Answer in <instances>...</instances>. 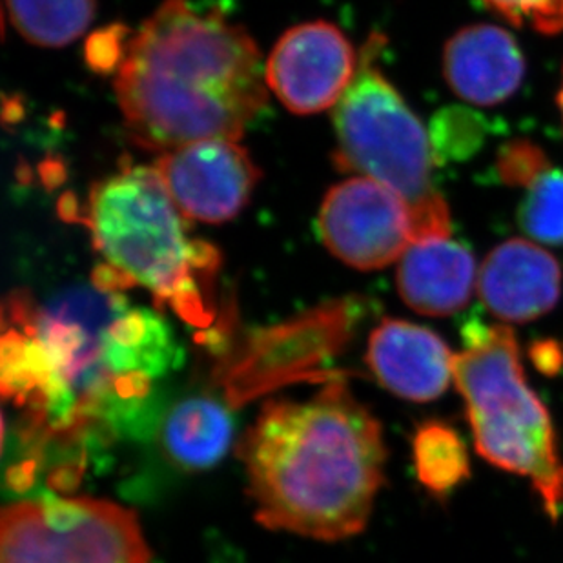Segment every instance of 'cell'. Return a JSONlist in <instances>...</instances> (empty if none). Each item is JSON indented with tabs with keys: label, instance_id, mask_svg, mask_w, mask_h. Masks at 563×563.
<instances>
[{
	"label": "cell",
	"instance_id": "2",
	"mask_svg": "<svg viewBox=\"0 0 563 563\" xmlns=\"http://www.w3.org/2000/svg\"><path fill=\"white\" fill-rule=\"evenodd\" d=\"M254 41L221 13L165 0L128 44L115 91L128 135L152 152L238 141L266 104Z\"/></svg>",
	"mask_w": 563,
	"mask_h": 563
},
{
	"label": "cell",
	"instance_id": "16",
	"mask_svg": "<svg viewBox=\"0 0 563 563\" xmlns=\"http://www.w3.org/2000/svg\"><path fill=\"white\" fill-rule=\"evenodd\" d=\"M412 454L418 479L431 495H451L471 476L467 445L445 421H423L412 440Z\"/></svg>",
	"mask_w": 563,
	"mask_h": 563
},
{
	"label": "cell",
	"instance_id": "14",
	"mask_svg": "<svg viewBox=\"0 0 563 563\" xmlns=\"http://www.w3.org/2000/svg\"><path fill=\"white\" fill-rule=\"evenodd\" d=\"M230 443L232 418L216 399L188 398L166 416L163 445L181 467H212L223 460Z\"/></svg>",
	"mask_w": 563,
	"mask_h": 563
},
{
	"label": "cell",
	"instance_id": "12",
	"mask_svg": "<svg viewBox=\"0 0 563 563\" xmlns=\"http://www.w3.org/2000/svg\"><path fill=\"white\" fill-rule=\"evenodd\" d=\"M446 85L463 101L496 107L515 96L526 77L520 46L507 30L493 24L462 27L443 49Z\"/></svg>",
	"mask_w": 563,
	"mask_h": 563
},
{
	"label": "cell",
	"instance_id": "18",
	"mask_svg": "<svg viewBox=\"0 0 563 563\" xmlns=\"http://www.w3.org/2000/svg\"><path fill=\"white\" fill-rule=\"evenodd\" d=\"M485 135L484 118L465 108H446L434 118L429 133L434 163L468 159L484 144Z\"/></svg>",
	"mask_w": 563,
	"mask_h": 563
},
{
	"label": "cell",
	"instance_id": "13",
	"mask_svg": "<svg viewBox=\"0 0 563 563\" xmlns=\"http://www.w3.org/2000/svg\"><path fill=\"white\" fill-rule=\"evenodd\" d=\"M399 296L410 309L445 318L468 303L476 283V263L468 249L451 238L415 241L398 265Z\"/></svg>",
	"mask_w": 563,
	"mask_h": 563
},
{
	"label": "cell",
	"instance_id": "6",
	"mask_svg": "<svg viewBox=\"0 0 563 563\" xmlns=\"http://www.w3.org/2000/svg\"><path fill=\"white\" fill-rule=\"evenodd\" d=\"M0 563H150V553L133 510L44 495L5 507Z\"/></svg>",
	"mask_w": 563,
	"mask_h": 563
},
{
	"label": "cell",
	"instance_id": "10",
	"mask_svg": "<svg viewBox=\"0 0 563 563\" xmlns=\"http://www.w3.org/2000/svg\"><path fill=\"white\" fill-rule=\"evenodd\" d=\"M562 282L553 254L531 241L509 240L485 257L478 292L485 309L504 323H529L559 305Z\"/></svg>",
	"mask_w": 563,
	"mask_h": 563
},
{
	"label": "cell",
	"instance_id": "9",
	"mask_svg": "<svg viewBox=\"0 0 563 563\" xmlns=\"http://www.w3.org/2000/svg\"><path fill=\"white\" fill-rule=\"evenodd\" d=\"M154 168L179 212L202 223L234 219L251 201L261 176L249 152L227 139L165 152Z\"/></svg>",
	"mask_w": 563,
	"mask_h": 563
},
{
	"label": "cell",
	"instance_id": "22",
	"mask_svg": "<svg viewBox=\"0 0 563 563\" xmlns=\"http://www.w3.org/2000/svg\"><path fill=\"white\" fill-rule=\"evenodd\" d=\"M556 102H559L560 115H562V123H563V79H562V88H560L559 96H556Z\"/></svg>",
	"mask_w": 563,
	"mask_h": 563
},
{
	"label": "cell",
	"instance_id": "17",
	"mask_svg": "<svg viewBox=\"0 0 563 563\" xmlns=\"http://www.w3.org/2000/svg\"><path fill=\"white\" fill-rule=\"evenodd\" d=\"M521 229L545 245H563V172L549 168L526 188Z\"/></svg>",
	"mask_w": 563,
	"mask_h": 563
},
{
	"label": "cell",
	"instance_id": "1",
	"mask_svg": "<svg viewBox=\"0 0 563 563\" xmlns=\"http://www.w3.org/2000/svg\"><path fill=\"white\" fill-rule=\"evenodd\" d=\"M240 457L261 526L338 542L367 527L387 446L379 420L338 379L303 401H266Z\"/></svg>",
	"mask_w": 563,
	"mask_h": 563
},
{
	"label": "cell",
	"instance_id": "3",
	"mask_svg": "<svg viewBox=\"0 0 563 563\" xmlns=\"http://www.w3.org/2000/svg\"><path fill=\"white\" fill-rule=\"evenodd\" d=\"M185 216L152 168L135 166L97 183L85 223L107 265L143 285L188 323H212L219 252L187 234Z\"/></svg>",
	"mask_w": 563,
	"mask_h": 563
},
{
	"label": "cell",
	"instance_id": "20",
	"mask_svg": "<svg viewBox=\"0 0 563 563\" xmlns=\"http://www.w3.org/2000/svg\"><path fill=\"white\" fill-rule=\"evenodd\" d=\"M551 161L538 144L531 141H512L501 148L496 170L509 187L527 188L540 174L551 168Z\"/></svg>",
	"mask_w": 563,
	"mask_h": 563
},
{
	"label": "cell",
	"instance_id": "7",
	"mask_svg": "<svg viewBox=\"0 0 563 563\" xmlns=\"http://www.w3.org/2000/svg\"><path fill=\"white\" fill-rule=\"evenodd\" d=\"M319 235L338 260L357 271L393 265L415 243L404 199L368 177H351L324 196Z\"/></svg>",
	"mask_w": 563,
	"mask_h": 563
},
{
	"label": "cell",
	"instance_id": "21",
	"mask_svg": "<svg viewBox=\"0 0 563 563\" xmlns=\"http://www.w3.org/2000/svg\"><path fill=\"white\" fill-rule=\"evenodd\" d=\"M124 27L112 26L99 32L86 44V57L91 68L112 71L123 63Z\"/></svg>",
	"mask_w": 563,
	"mask_h": 563
},
{
	"label": "cell",
	"instance_id": "4",
	"mask_svg": "<svg viewBox=\"0 0 563 563\" xmlns=\"http://www.w3.org/2000/svg\"><path fill=\"white\" fill-rule=\"evenodd\" d=\"M454 360L474 445L496 467L529 479L553 520L563 515V462L553 420L527 383L520 346L505 324L468 323Z\"/></svg>",
	"mask_w": 563,
	"mask_h": 563
},
{
	"label": "cell",
	"instance_id": "11",
	"mask_svg": "<svg viewBox=\"0 0 563 563\" xmlns=\"http://www.w3.org/2000/svg\"><path fill=\"white\" fill-rule=\"evenodd\" d=\"M454 360L445 341L421 324L383 319L371 334L367 363L377 382L399 398L426 404L446 393Z\"/></svg>",
	"mask_w": 563,
	"mask_h": 563
},
{
	"label": "cell",
	"instance_id": "19",
	"mask_svg": "<svg viewBox=\"0 0 563 563\" xmlns=\"http://www.w3.org/2000/svg\"><path fill=\"white\" fill-rule=\"evenodd\" d=\"M490 10L518 27L543 35L563 32V0H484Z\"/></svg>",
	"mask_w": 563,
	"mask_h": 563
},
{
	"label": "cell",
	"instance_id": "15",
	"mask_svg": "<svg viewBox=\"0 0 563 563\" xmlns=\"http://www.w3.org/2000/svg\"><path fill=\"white\" fill-rule=\"evenodd\" d=\"M5 8L11 24L27 43L59 48L88 30L97 0H5Z\"/></svg>",
	"mask_w": 563,
	"mask_h": 563
},
{
	"label": "cell",
	"instance_id": "8",
	"mask_svg": "<svg viewBox=\"0 0 563 563\" xmlns=\"http://www.w3.org/2000/svg\"><path fill=\"white\" fill-rule=\"evenodd\" d=\"M360 57L340 27L324 21L288 30L266 60V85L292 113L335 107L356 77Z\"/></svg>",
	"mask_w": 563,
	"mask_h": 563
},
{
	"label": "cell",
	"instance_id": "5",
	"mask_svg": "<svg viewBox=\"0 0 563 563\" xmlns=\"http://www.w3.org/2000/svg\"><path fill=\"white\" fill-rule=\"evenodd\" d=\"M382 48L383 37L373 35L356 77L335 104V165L398 194L409 208L415 241L451 238L449 207L432 183L431 137L377 68Z\"/></svg>",
	"mask_w": 563,
	"mask_h": 563
}]
</instances>
